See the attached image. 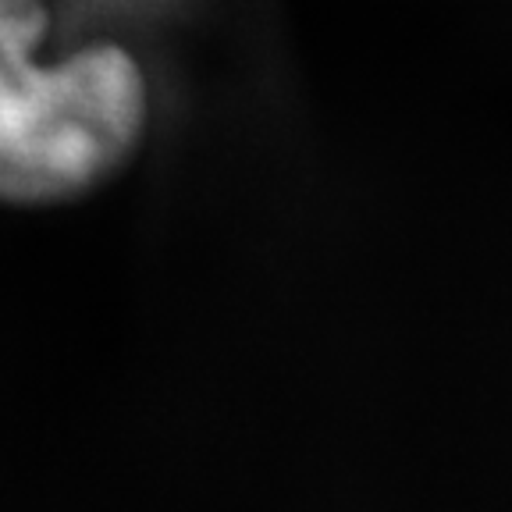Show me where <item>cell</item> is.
Here are the masks:
<instances>
[{"label":"cell","mask_w":512,"mask_h":512,"mask_svg":"<svg viewBox=\"0 0 512 512\" xmlns=\"http://www.w3.org/2000/svg\"><path fill=\"white\" fill-rule=\"evenodd\" d=\"M43 0H0V200L54 203L93 189L136 150L143 75L100 43L61 64L40 61Z\"/></svg>","instance_id":"6da1fadb"}]
</instances>
